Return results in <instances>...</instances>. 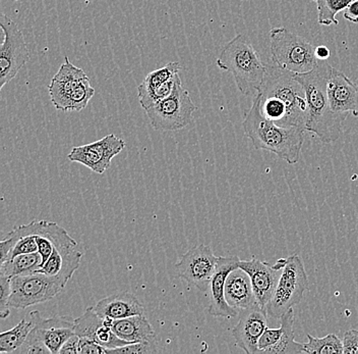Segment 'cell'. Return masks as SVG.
Segmentation results:
<instances>
[{
    "mask_svg": "<svg viewBox=\"0 0 358 354\" xmlns=\"http://www.w3.org/2000/svg\"><path fill=\"white\" fill-rule=\"evenodd\" d=\"M270 50L273 62L291 73H308L319 62L315 46L284 27L270 31Z\"/></svg>",
    "mask_w": 358,
    "mask_h": 354,
    "instance_id": "obj_5",
    "label": "cell"
},
{
    "mask_svg": "<svg viewBox=\"0 0 358 354\" xmlns=\"http://www.w3.org/2000/svg\"><path fill=\"white\" fill-rule=\"evenodd\" d=\"M328 96L331 109L335 113L358 116V84L340 69L332 68L328 82Z\"/></svg>",
    "mask_w": 358,
    "mask_h": 354,
    "instance_id": "obj_19",
    "label": "cell"
},
{
    "mask_svg": "<svg viewBox=\"0 0 358 354\" xmlns=\"http://www.w3.org/2000/svg\"><path fill=\"white\" fill-rule=\"evenodd\" d=\"M238 257H218L216 270L213 275L211 284H210V315L216 318H230L237 317L238 311L230 306L226 301L225 298V283L228 275L238 268Z\"/></svg>",
    "mask_w": 358,
    "mask_h": 354,
    "instance_id": "obj_14",
    "label": "cell"
},
{
    "mask_svg": "<svg viewBox=\"0 0 358 354\" xmlns=\"http://www.w3.org/2000/svg\"><path fill=\"white\" fill-rule=\"evenodd\" d=\"M216 64L219 69L234 76L237 88L243 95L257 94L265 76L266 64L262 62L246 36H235L228 42Z\"/></svg>",
    "mask_w": 358,
    "mask_h": 354,
    "instance_id": "obj_3",
    "label": "cell"
},
{
    "mask_svg": "<svg viewBox=\"0 0 358 354\" xmlns=\"http://www.w3.org/2000/svg\"><path fill=\"white\" fill-rule=\"evenodd\" d=\"M113 320L103 319L94 308H88L80 318L75 320V334L99 343L108 349L109 353L112 349L129 344V342L118 337L112 330Z\"/></svg>",
    "mask_w": 358,
    "mask_h": 354,
    "instance_id": "obj_12",
    "label": "cell"
},
{
    "mask_svg": "<svg viewBox=\"0 0 358 354\" xmlns=\"http://www.w3.org/2000/svg\"><path fill=\"white\" fill-rule=\"evenodd\" d=\"M331 51L327 46H321L315 47V57L317 60H328L330 57Z\"/></svg>",
    "mask_w": 358,
    "mask_h": 354,
    "instance_id": "obj_34",
    "label": "cell"
},
{
    "mask_svg": "<svg viewBox=\"0 0 358 354\" xmlns=\"http://www.w3.org/2000/svg\"><path fill=\"white\" fill-rule=\"evenodd\" d=\"M43 266V259L39 252L17 255L0 264V275L13 279L21 275H28L37 272Z\"/></svg>",
    "mask_w": 358,
    "mask_h": 354,
    "instance_id": "obj_24",
    "label": "cell"
},
{
    "mask_svg": "<svg viewBox=\"0 0 358 354\" xmlns=\"http://www.w3.org/2000/svg\"><path fill=\"white\" fill-rule=\"evenodd\" d=\"M96 313L103 319L120 320L133 315H145V309L136 295L120 292L101 299L95 308Z\"/></svg>",
    "mask_w": 358,
    "mask_h": 354,
    "instance_id": "obj_21",
    "label": "cell"
},
{
    "mask_svg": "<svg viewBox=\"0 0 358 354\" xmlns=\"http://www.w3.org/2000/svg\"><path fill=\"white\" fill-rule=\"evenodd\" d=\"M333 67L328 60H320L315 68L304 74H294L301 83L308 103L306 131L315 134L322 142L333 143L342 133V124L349 114L335 113L331 109L328 96V82Z\"/></svg>",
    "mask_w": 358,
    "mask_h": 354,
    "instance_id": "obj_1",
    "label": "cell"
},
{
    "mask_svg": "<svg viewBox=\"0 0 358 354\" xmlns=\"http://www.w3.org/2000/svg\"><path fill=\"white\" fill-rule=\"evenodd\" d=\"M181 69L178 62H170L162 68L154 69L145 76L144 81L138 86V97L140 104L144 103L152 94L163 84L178 75Z\"/></svg>",
    "mask_w": 358,
    "mask_h": 354,
    "instance_id": "obj_23",
    "label": "cell"
},
{
    "mask_svg": "<svg viewBox=\"0 0 358 354\" xmlns=\"http://www.w3.org/2000/svg\"><path fill=\"white\" fill-rule=\"evenodd\" d=\"M100 354L108 353V349L102 346L99 343L86 337H80L78 343V354Z\"/></svg>",
    "mask_w": 358,
    "mask_h": 354,
    "instance_id": "obj_30",
    "label": "cell"
},
{
    "mask_svg": "<svg viewBox=\"0 0 358 354\" xmlns=\"http://www.w3.org/2000/svg\"><path fill=\"white\" fill-rule=\"evenodd\" d=\"M238 266L250 275L259 306L262 308H267L278 284L282 270H277L267 261H259L255 255H252L250 261H239Z\"/></svg>",
    "mask_w": 358,
    "mask_h": 354,
    "instance_id": "obj_18",
    "label": "cell"
},
{
    "mask_svg": "<svg viewBox=\"0 0 358 354\" xmlns=\"http://www.w3.org/2000/svg\"><path fill=\"white\" fill-rule=\"evenodd\" d=\"M281 326L278 329H268L264 332L259 341V353L268 354H301V343L295 341L293 325V308L286 311L281 318Z\"/></svg>",
    "mask_w": 358,
    "mask_h": 354,
    "instance_id": "obj_17",
    "label": "cell"
},
{
    "mask_svg": "<svg viewBox=\"0 0 358 354\" xmlns=\"http://www.w3.org/2000/svg\"><path fill=\"white\" fill-rule=\"evenodd\" d=\"M30 315L35 320L31 332L46 345L51 354H59L64 343L75 334V320L62 315L44 319L38 311H31Z\"/></svg>",
    "mask_w": 358,
    "mask_h": 354,
    "instance_id": "obj_15",
    "label": "cell"
},
{
    "mask_svg": "<svg viewBox=\"0 0 358 354\" xmlns=\"http://www.w3.org/2000/svg\"><path fill=\"white\" fill-rule=\"evenodd\" d=\"M125 147L122 138L108 134L100 140L86 145L73 147L67 158L73 163H82L96 174H104L110 168L112 158Z\"/></svg>",
    "mask_w": 358,
    "mask_h": 354,
    "instance_id": "obj_11",
    "label": "cell"
},
{
    "mask_svg": "<svg viewBox=\"0 0 358 354\" xmlns=\"http://www.w3.org/2000/svg\"><path fill=\"white\" fill-rule=\"evenodd\" d=\"M268 328L267 309L257 308L245 309L238 324L232 329L235 343L248 354H257L259 338Z\"/></svg>",
    "mask_w": 358,
    "mask_h": 354,
    "instance_id": "obj_16",
    "label": "cell"
},
{
    "mask_svg": "<svg viewBox=\"0 0 358 354\" xmlns=\"http://www.w3.org/2000/svg\"><path fill=\"white\" fill-rule=\"evenodd\" d=\"M0 26L4 35L0 49V89H2L28 64L30 51L21 29L13 20L1 13Z\"/></svg>",
    "mask_w": 358,
    "mask_h": 354,
    "instance_id": "obj_9",
    "label": "cell"
},
{
    "mask_svg": "<svg viewBox=\"0 0 358 354\" xmlns=\"http://www.w3.org/2000/svg\"><path fill=\"white\" fill-rule=\"evenodd\" d=\"M217 261L218 257L213 253L211 247L201 244L182 255L176 266V272L181 279L206 292L209 290Z\"/></svg>",
    "mask_w": 358,
    "mask_h": 354,
    "instance_id": "obj_10",
    "label": "cell"
},
{
    "mask_svg": "<svg viewBox=\"0 0 358 354\" xmlns=\"http://www.w3.org/2000/svg\"><path fill=\"white\" fill-rule=\"evenodd\" d=\"M308 343H301L302 353L329 354L343 353V343L335 334H329L323 338H315L306 334Z\"/></svg>",
    "mask_w": 358,
    "mask_h": 354,
    "instance_id": "obj_26",
    "label": "cell"
},
{
    "mask_svg": "<svg viewBox=\"0 0 358 354\" xmlns=\"http://www.w3.org/2000/svg\"><path fill=\"white\" fill-rule=\"evenodd\" d=\"M78 343H80V336L73 334L71 338L60 349L59 354H78Z\"/></svg>",
    "mask_w": 358,
    "mask_h": 354,
    "instance_id": "obj_32",
    "label": "cell"
},
{
    "mask_svg": "<svg viewBox=\"0 0 358 354\" xmlns=\"http://www.w3.org/2000/svg\"><path fill=\"white\" fill-rule=\"evenodd\" d=\"M243 127L255 149L273 152L289 165H295L299 161L306 130L299 127L278 126L266 118L262 114L261 100L257 94L252 107L245 114Z\"/></svg>",
    "mask_w": 358,
    "mask_h": 354,
    "instance_id": "obj_2",
    "label": "cell"
},
{
    "mask_svg": "<svg viewBox=\"0 0 358 354\" xmlns=\"http://www.w3.org/2000/svg\"><path fill=\"white\" fill-rule=\"evenodd\" d=\"M87 77L88 76L84 69L71 64L69 57H64V64L60 66L48 87L51 102L56 109L71 111V98L73 93L77 90L80 83Z\"/></svg>",
    "mask_w": 358,
    "mask_h": 354,
    "instance_id": "obj_13",
    "label": "cell"
},
{
    "mask_svg": "<svg viewBox=\"0 0 358 354\" xmlns=\"http://www.w3.org/2000/svg\"><path fill=\"white\" fill-rule=\"evenodd\" d=\"M308 288V278L299 254L285 257V264L274 294L267 306L268 315L280 319L286 311L297 306Z\"/></svg>",
    "mask_w": 358,
    "mask_h": 354,
    "instance_id": "obj_7",
    "label": "cell"
},
{
    "mask_svg": "<svg viewBox=\"0 0 358 354\" xmlns=\"http://www.w3.org/2000/svg\"><path fill=\"white\" fill-rule=\"evenodd\" d=\"M11 293V279L6 275H0V317L6 319L10 315L8 299Z\"/></svg>",
    "mask_w": 358,
    "mask_h": 354,
    "instance_id": "obj_29",
    "label": "cell"
},
{
    "mask_svg": "<svg viewBox=\"0 0 358 354\" xmlns=\"http://www.w3.org/2000/svg\"><path fill=\"white\" fill-rule=\"evenodd\" d=\"M71 278L59 275L52 277L41 272L17 275L11 279V293L8 306L24 309L49 301L57 297Z\"/></svg>",
    "mask_w": 358,
    "mask_h": 354,
    "instance_id": "obj_6",
    "label": "cell"
},
{
    "mask_svg": "<svg viewBox=\"0 0 358 354\" xmlns=\"http://www.w3.org/2000/svg\"><path fill=\"white\" fill-rule=\"evenodd\" d=\"M344 19L351 23H358V0H352L344 12Z\"/></svg>",
    "mask_w": 358,
    "mask_h": 354,
    "instance_id": "obj_33",
    "label": "cell"
},
{
    "mask_svg": "<svg viewBox=\"0 0 358 354\" xmlns=\"http://www.w3.org/2000/svg\"><path fill=\"white\" fill-rule=\"evenodd\" d=\"M342 343H343V353L358 354V331L353 329L346 331Z\"/></svg>",
    "mask_w": 358,
    "mask_h": 354,
    "instance_id": "obj_31",
    "label": "cell"
},
{
    "mask_svg": "<svg viewBox=\"0 0 358 354\" xmlns=\"http://www.w3.org/2000/svg\"><path fill=\"white\" fill-rule=\"evenodd\" d=\"M196 111V105L178 78L172 93L145 109V114L157 131L173 132L189 126Z\"/></svg>",
    "mask_w": 358,
    "mask_h": 354,
    "instance_id": "obj_8",
    "label": "cell"
},
{
    "mask_svg": "<svg viewBox=\"0 0 358 354\" xmlns=\"http://www.w3.org/2000/svg\"><path fill=\"white\" fill-rule=\"evenodd\" d=\"M261 96L276 98L284 103L288 111L289 127L306 130L308 118V103L301 83L295 79L294 73L276 64H266L265 76L259 86Z\"/></svg>",
    "mask_w": 358,
    "mask_h": 354,
    "instance_id": "obj_4",
    "label": "cell"
},
{
    "mask_svg": "<svg viewBox=\"0 0 358 354\" xmlns=\"http://www.w3.org/2000/svg\"><path fill=\"white\" fill-rule=\"evenodd\" d=\"M35 320L30 315V320L22 319L17 326L10 330L0 334V353H13L26 341L32 330Z\"/></svg>",
    "mask_w": 358,
    "mask_h": 354,
    "instance_id": "obj_25",
    "label": "cell"
},
{
    "mask_svg": "<svg viewBox=\"0 0 358 354\" xmlns=\"http://www.w3.org/2000/svg\"><path fill=\"white\" fill-rule=\"evenodd\" d=\"M225 298L227 304L235 309L245 311L259 306L250 275L239 266L226 279Z\"/></svg>",
    "mask_w": 358,
    "mask_h": 354,
    "instance_id": "obj_20",
    "label": "cell"
},
{
    "mask_svg": "<svg viewBox=\"0 0 358 354\" xmlns=\"http://www.w3.org/2000/svg\"><path fill=\"white\" fill-rule=\"evenodd\" d=\"M317 4V23L322 26L338 25L336 15L345 11L352 0H313Z\"/></svg>",
    "mask_w": 358,
    "mask_h": 354,
    "instance_id": "obj_27",
    "label": "cell"
},
{
    "mask_svg": "<svg viewBox=\"0 0 358 354\" xmlns=\"http://www.w3.org/2000/svg\"><path fill=\"white\" fill-rule=\"evenodd\" d=\"M112 330L118 337L129 343L156 340L155 331L145 315L114 320Z\"/></svg>",
    "mask_w": 358,
    "mask_h": 354,
    "instance_id": "obj_22",
    "label": "cell"
},
{
    "mask_svg": "<svg viewBox=\"0 0 358 354\" xmlns=\"http://www.w3.org/2000/svg\"><path fill=\"white\" fill-rule=\"evenodd\" d=\"M158 353L157 348L156 340L153 341H143L129 343L125 346L118 347V348L112 349L109 353H127V354H141V353Z\"/></svg>",
    "mask_w": 358,
    "mask_h": 354,
    "instance_id": "obj_28",
    "label": "cell"
}]
</instances>
